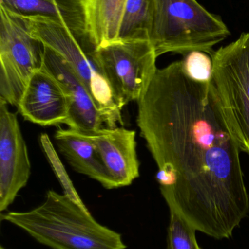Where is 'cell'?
<instances>
[{
    "instance_id": "4fadbf2b",
    "label": "cell",
    "mask_w": 249,
    "mask_h": 249,
    "mask_svg": "<svg viewBox=\"0 0 249 249\" xmlns=\"http://www.w3.org/2000/svg\"><path fill=\"white\" fill-rule=\"evenodd\" d=\"M0 6L19 17L54 20L66 26L79 40L90 42L81 0H0Z\"/></svg>"
},
{
    "instance_id": "e0dca14e",
    "label": "cell",
    "mask_w": 249,
    "mask_h": 249,
    "mask_svg": "<svg viewBox=\"0 0 249 249\" xmlns=\"http://www.w3.org/2000/svg\"><path fill=\"white\" fill-rule=\"evenodd\" d=\"M181 61L184 72L192 80L201 83L211 81L213 60L209 54L192 51L187 54Z\"/></svg>"
},
{
    "instance_id": "6da1fadb",
    "label": "cell",
    "mask_w": 249,
    "mask_h": 249,
    "mask_svg": "<svg viewBox=\"0 0 249 249\" xmlns=\"http://www.w3.org/2000/svg\"><path fill=\"white\" fill-rule=\"evenodd\" d=\"M137 104V126L170 211L212 238L232 237L248 214L249 195L241 149L211 81L192 80L175 61L156 70Z\"/></svg>"
},
{
    "instance_id": "2e32d148",
    "label": "cell",
    "mask_w": 249,
    "mask_h": 249,
    "mask_svg": "<svg viewBox=\"0 0 249 249\" xmlns=\"http://www.w3.org/2000/svg\"><path fill=\"white\" fill-rule=\"evenodd\" d=\"M167 249H202L196 239V229L179 213L170 211Z\"/></svg>"
},
{
    "instance_id": "5bb4252c",
    "label": "cell",
    "mask_w": 249,
    "mask_h": 249,
    "mask_svg": "<svg viewBox=\"0 0 249 249\" xmlns=\"http://www.w3.org/2000/svg\"><path fill=\"white\" fill-rule=\"evenodd\" d=\"M127 0H81L86 33L96 49L118 40Z\"/></svg>"
},
{
    "instance_id": "30bf717a",
    "label": "cell",
    "mask_w": 249,
    "mask_h": 249,
    "mask_svg": "<svg viewBox=\"0 0 249 249\" xmlns=\"http://www.w3.org/2000/svg\"><path fill=\"white\" fill-rule=\"evenodd\" d=\"M42 67L58 80L67 93L70 107L67 125L87 133L102 128L105 123L102 113L85 85L67 61L55 51L44 46Z\"/></svg>"
},
{
    "instance_id": "7c38bea8",
    "label": "cell",
    "mask_w": 249,
    "mask_h": 249,
    "mask_svg": "<svg viewBox=\"0 0 249 249\" xmlns=\"http://www.w3.org/2000/svg\"><path fill=\"white\" fill-rule=\"evenodd\" d=\"M54 138L58 149L77 172L96 180L108 190L117 188L97 148L86 133L59 127Z\"/></svg>"
},
{
    "instance_id": "8992f818",
    "label": "cell",
    "mask_w": 249,
    "mask_h": 249,
    "mask_svg": "<svg viewBox=\"0 0 249 249\" xmlns=\"http://www.w3.org/2000/svg\"><path fill=\"white\" fill-rule=\"evenodd\" d=\"M43 53L23 19L0 6V99L17 107L31 77L42 68Z\"/></svg>"
},
{
    "instance_id": "9a60e30c",
    "label": "cell",
    "mask_w": 249,
    "mask_h": 249,
    "mask_svg": "<svg viewBox=\"0 0 249 249\" xmlns=\"http://www.w3.org/2000/svg\"><path fill=\"white\" fill-rule=\"evenodd\" d=\"M155 1L156 0H127L117 41H149Z\"/></svg>"
},
{
    "instance_id": "9c48e42d",
    "label": "cell",
    "mask_w": 249,
    "mask_h": 249,
    "mask_svg": "<svg viewBox=\"0 0 249 249\" xmlns=\"http://www.w3.org/2000/svg\"><path fill=\"white\" fill-rule=\"evenodd\" d=\"M17 108L26 121L41 126L67 124L69 119L67 93L43 67L31 77Z\"/></svg>"
},
{
    "instance_id": "d6986e66",
    "label": "cell",
    "mask_w": 249,
    "mask_h": 249,
    "mask_svg": "<svg viewBox=\"0 0 249 249\" xmlns=\"http://www.w3.org/2000/svg\"><path fill=\"white\" fill-rule=\"evenodd\" d=\"M0 249H4V247H0Z\"/></svg>"
},
{
    "instance_id": "8fae6325",
    "label": "cell",
    "mask_w": 249,
    "mask_h": 249,
    "mask_svg": "<svg viewBox=\"0 0 249 249\" xmlns=\"http://www.w3.org/2000/svg\"><path fill=\"white\" fill-rule=\"evenodd\" d=\"M97 148L117 188L130 185L140 176L136 132L123 127H102L85 133Z\"/></svg>"
},
{
    "instance_id": "3957f363",
    "label": "cell",
    "mask_w": 249,
    "mask_h": 249,
    "mask_svg": "<svg viewBox=\"0 0 249 249\" xmlns=\"http://www.w3.org/2000/svg\"><path fill=\"white\" fill-rule=\"evenodd\" d=\"M230 35L219 16L197 0H156L149 42L156 57L168 53L186 55L202 51L211 56L213 47Z\"/></svg>"
},
{
    "instance_id": "ba28073f",
    "label": "cell",
    "mask_w": 249,
    "mask_h": 249,
    "mask_svg": "<svg viewBox=\"0 0 249 249\" xmlns=\"http://www.w3.org/2000/svg\"><path fill=\"white\" fill-rule=\"evenodd\" d=\"M30 173L27 146L17 117L0 99V212L13 203Z\"/></svg>"
},
{
    "instance_id": "7a4b0ae2",
    "label": "cell",
    "mask_w": 249,
    "mask_h": 249,
    "mask_svg": "<svg viewBox=\"0 0 249 249\" xmlns=\"http://www.w3.org/2000/svg\"><path fill=\"white\" fill-rule=\"evenodd\" d=\"M39 244L53 249H126L121 234L95 220L87 208L54 190L28 212L1 214Z\"/></svg>"
},
{
    "instance_id": "5b68a950",
    "label": "cell",
    "mask_w": 249,
    "mask_h": 249,
    "mask_svg": "<svg viewBox=\"0 0 249 249\" xmlns=\"http://www.w3.org/2000/svg\"><path fill=\"white\" fill-rule=\"evenodd\" d=\"M211 83L240 149L249 155V32L211 55Z\"/></svg>"
},
{
    "instance_id": "ac0fdd59",
    "label": "cell",
    "mask_w": 249,
    "mask_h": 249,
    "mask_svg": "<svg viewBox=\"0 0 249 249\" xmlns=\"http://www.w3.org/2000/svg\"><path fill=\"white\" fill-rule=\"evenodd\" d=\"M40 139L42 148H43L51 165L55 171L57 178H58L63 188H64V195L68 196L71 200H73V201L76 202L80 206L86 207L81 199L77 195V192L75 190L71 181H70L67 173H66L65 169L63 167L61 161L59 160V158L57 156V152L54 150V147L51 144V141H50L48 135L42 134L41 136Z\"/></svg>"
},
{
    "instance_id": "52a82bcc",
    "label": "cell",
    "mask_w": 249,
    "mask_h": 249,
    "mask_svg": "<svg viewBox=\"0 0 249 249\" xmlns=\"http://www.w3.org/2000/svg\"><path fill=\"white\" fill-rule=\"evenodd\" d=\"M96 58L121 109L141 99L158 69L149 40L115 41L97 48Z\"/></svg>"
},
{
    "instance_id": "277c9868",
    "label": "cell",
    "mask_w": 249,
    "mask_h": 249,
    "mask_svg": "<svg viewBox=\"0 0 249 249\" xmlns=\"http://www.w3.org/2000/svg\"><path fill=\"white\" fill-rule=\"evenodd\" d=\"M29 34L44 46L55 51L71 67L92 95L107 127L123 125L118 106L109 82L96 58V48L79 40L66 26L41 17L21 18Z\"/></svg>"
}]
</instances>
